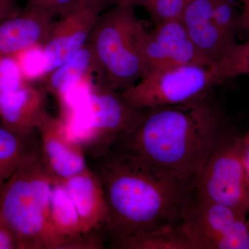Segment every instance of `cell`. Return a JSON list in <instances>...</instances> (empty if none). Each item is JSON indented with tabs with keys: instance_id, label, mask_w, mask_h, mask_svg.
<instances>
[{
	"instance_id": "cell-10",
	"label": "cell",
	"mask_w": 249,
	"mask_h": 249,
	"mask_svg": "<svg viewBox=\"0 0 249 249\" xmlns=\"http://www.w3.org/2000/svg\"><path fill=\"white\" fill-rule=\"evenodd\" d=\"M102 7L83 6L55 21L43 44L46 71H51L70 60L88 42Z\"/></svg>"
},
{
	"instance_id": "cell-8",
	"label": "cell",
	"mask_w": 249,
	"mask_h": 249,
	"mask_svg": "<svg viewBox=\"0 0 249 249\" xmlns=\"http://www.w3.org/2000/svg\"><path fill=\"white\" fill-rule=\"evenodd\" d=\"M246 216L196 193L181 224L195 249H249Z\"/></svg>"
},
{
	"instance_id": "cell-7",
	"label": "cell",
	"mask_w": 249,
	"mask_h": 249,
	"mask_svg": "<svg viewBox=\"0 0 249 249\" xmlns=\"http://www.w3.org/2000/svg\"><path fill=\"white\" fill-rule=\"evenodd\" d=\"M197 195L249 213V181L242 160V137L228 128L196 178Z\"/></svg>"
},
{
	"instance_id": "cell-26",
	"label": "cell",
	"mask_w": 249,
	"mask_h": 249,
	"mask_svg": "<svg viewBox=\"0 0 249 249\" xmlns=\"http://www.w3.org/2000/svg\"><path fill=\"white\" fill-rule=\"evenodd\" d=\"M21 13L18 0H0V24Z\"/></svg>"
},
{
	"instance_id": "cell-32",
	"label": "cell",
	"mask_w": 249,
	"mask_h": 249,
	"mask_svg": "<svg viewBox=\"0 0 249 249\" xmlns=\"http://www.w3.org/2000/svg\"><path fill=\"white\" fill-rule=\"evenodd\" d=\"M129 1V0H106V6L107 5H115L119 3L124 2V1Z\"/></svg>"
},
{
	"instance_id": "cell-4",
	"label": "cell",
	"mask_w": 249,
	"mask_h": 249,
	"mask_svg": "<svg viewBox=\"0 0 249 249\" xmlns=\"http://www.w3.org/2000/svg\"><path fill=\"white\" fill-rule=\"evenodd\" d=\"M134 6L129 0L100 15L88 40L97 61L100 81L116 91L132 86L148 72L139 42L143 26Z\"/></svg>"
},
{
	"instance_id": "cell-12",
	"label": "cell",
	"mask_w": 249,
	"mask_h": 249,
	"mask_svg": "<svg viewBox=\"0 0 249 249\" xmlns=\"http://www.w3.org/2000/svg\"><path fill=\"white\" fill-rule=\"evenodd\" d=\"M181 20L192 40L213 63L220 60L236 43L216 25L212 0H190Z\"/></svg>"
},
{
	"instance_id": "cell-28",
	"label": "cell",
	"mask_w": 249,
	"mask_h": 249,
	"mask_svg": "<svg viewBox=\"0 0 249 249\" xmlns=\"http://www.w3.org/2000/svg\"><path fill=\"white\" fill-rule=\"evenodd\" d=\"M242 146L244 167L249 181V131L242 137Z\"/></svg>"
},
{
	"instance_id": "cell-25",
	"label": "cell",
	"mask_w": 249,
	"mask_h": 249,
	"mask_svg": "<svg viewBox=\"0 0 249 249\" xmlns=\"http://www.w3.org/2000/svg\"><path fill=\"white\" fill-rule=\"evenodd\" d=\"M83 6V0H27V8L43 10L54 17H61Z\"/></svg>"
},
{
	"instance_id": "cell-30",
	"label": "cell",
	"mask_w": 249,
	"mask_h": 249,
	"mask_svg": "<svg viewBox=\"0 0 249 249\" xmlns=\"http://www.w3.org/2000/svg\"><path fill=\"white\" fill-rule=\"evenodd\" d=\"M249 19V2L243 4L242 11L240 14V21ZM239 21V22H240Z\"/></svg>"
},
{
	"instance_id": "cell-9",
	"label": "cell",
	"mask_w": 249,
	"mask_h": 249,
	"mask_svg": "<svg viewBox=\"0 0 249 249\" xmlns=\"http://www.w3.org/2000/svg\"><path fill=\"white\" fill-rule=\"evenodd\" d=\"M37 131L41 158L53 181L65 182L89 168L83 147L70 135L61 118L48 113Z\"/></svg>"
},
{
	"instance_id": "cell-33",
	"label": "cell",
	"mask_w": 249,
	"mask_h": 249,
	"mask_svg": "<svg viewBox=\"0 0 249 249\" xmlns=\"http://www.w3.org/2000/svg\"><path fill=\"white\" fill-rule=\"evenodd\" d=\"M238 1L243 4H247V3L249 2V0H238Z\"/></svg>"
},
{
	"instance_id": "cell-2",
	"label": "cell",
	"mask_w": 249,
	"mask_h": 249,
	"mask_svg": "<svg viewBox=\"0 0 249 249\" xmlns=\"http://www.w3.org/2000/svg\"><path fill=\"white\" fill-rule=\"evenodd\" d=\"M228 129L220 108L207 97L144 109L137 125L110 150L196 178Z\"/></svg>"
},
{
	"instance_id": "cell-5",
	"label": "cell",
	"mask_w": 249,
	"mask_h": 249,
	"mask_svg": "<svg viewBox=\"0 0 249 249\" xmlns=\"http://www.w3.org/2000/svg\"><path fill=\"white\" fill-rule=\"evenodd\" d=\"M143 112L144 109L131 107L118 91L96 80L89 93L67 109L62 119L87 158L93 160L107 153L130 132Z\"/></svg>"
},
{
	"instance_id": "cell-3",
	"label": "cell",
	"mask_w": 249,
	"mask_h": 249,
	"mask_svg": "<svg viewBox=\"0 0 249 249\" xmlns=\"http://www.w3.org/2000/svg\"><path fill=\"white\" fill-rule=\"evenodd\" d=\"M53 179L37 149L0 191V224L14 236L17 249H58L49 220Z\"/></svg>"
},
{
	"instance_id": "cell-6",
	"label": "cell",
	"mask_w": 249,
	"mask_h": 249,
	"mask_svg": "<svg viewBox=\"0 0 249 249\" xmlns=\"http://www.w3.org/2000/svg\"><path fill=\"white\" fill-rule=\"evenodd\" d=\"M221 83L214 63L175 65L150 70L120 94L131 107L147 109L199 101L210 96L213 88Z\"/></svg>"
},
{
	"instance_id": "cell-15",
	"label": "cell",
	"mask_w": 249,
	"mask_h": 249,
	"mask_svg": "<svg viewBox=\"0 0 249 249\" xmlns=\"http://www.w3.org/2000/svg\"><path fill=\"white\" fill-rule=\"evenodd\" d=\"M151 33L162 50L176 65H212L213 62L192 40L181 19H170L157 24Z\"/></svg>"
},
{
	"instance_id": "cell-13",
	"label": "cell",
	"mask_w": 249,
	"mask_h": 249,
	"mask_svg": "<svg viewBox=\"0 0 249 249\" xmlns=\"http://www.w3.org/2000/svg\"><path fill=\"white\" fill-rule=\"evenodd\" d=\"M47 11L27 8L21 14L0 24V52L14 54L43 45L53 27V18Z\"/></svg>"
},
{
	"instance_id": "cell-29",
	"label": "cell",
	"mask_w": 249,
	"mask_h": 249,
	"mask_svg": "<svg viewBox=\"0 0 249 249\" xmlns=\"http://www.w3.org/2000/svg\"><path fill=\"white\" fill-rule=\"evenodd\" d=\"M85 6H100L104 7L106 6V0H83Z\"/></svg>"
},
{
	"instance_id": "cell-18",
	"label": "cell",
	"mask_w": 249,
	"mask_h": 249,
	"mask_svg": "<svg viewBox=\"0 0 249 249\" xmlns=\"http://www.w3.org/2000/svg\"><path fill=\"white\" fill-rule=\"evenodd\" d=\"M113 249H195L182 224L138 232L111 243Z\"/></svg>"
},
{
	"instance_id": "cell-27",
	"label": "cell",
	"mask_w": 249,
	"mask_h": 249,
	"mask_svg": "<svg viewBox=\"0 0 249 249\" xmlns=\"http://www.w3.org/2000/svg\"><path fill=\"white\" fill-rule=\"evenodd\" d=\"M17 249L16 240L11 232L0 224V249Z\"/></svg>"
},
{
	"instance_id": "cell-21",
	"label": "cell",
	"mask_w": 249,
	"mask_h": 249,
	"mask_svg": "<svg viewBox=\"0 0 249 249\" xmlns=\"http://www.w3.org/2000/svg\"><path fill=\"white\" fill-rule=\"evenodd\" d=\"M17 61L27 83L43 79L47 76L43 45H37L11 55Z\"/></svg>"
},
{
	"instance_id": "cell-34",
	"label": "cell",
	"mask_w": 249,
	"mask_h": 249,
	"mask_svg": "<svg viewBox=\"0 0 249 249\" xmlns=\"http://www.w3.org/2000/svg\"><path fill=\"white\" fill-rule=\"evenodd\" d=\"M247 224H248V227L249 229V219H247Z\"/></svg>"
},
{
	"instance_id": "cell-1",
	"label": "cell",
	"mask_w": 249,
	"mask_h": 249,
	"mask_svg": "<svg viewBox=\"0 0 249 249\" xmlns=\"http://www.w3.org/2000/svg\"><path fill=\"white\" fill-rule=\"evenodd\" d=\"M93 164L107 204L104 231L111 243L181 224L196 196V178L129 154L109 150Z\"/></svg>"
},
{
	"instance_id": "cell-22",
	"label": "cell",
	"mask_w": 249,
	"mask_h": 249,
	"mask_svg": "<svg viewBox=\"0 0 249 249\" xmlns=\"http://www.w3.org/2000/svg\"><path fill=\"white\" fill-rule=\"evenodd\" d=\"M146 10L155 25L174 19H181L190 0H129Z\"/></svg>"
},
{
	"instance_id": "cell-20",
	"label": "cell",
	"mask_w": 249,
	"mask_h": 249,
	"mask_svg": "<svg viewBox=\"0 0 249 249\" xmlns=\"http://www.w3.org/2000/svg\"><path fill=\"white\" fill-rule=\"evenodd\" d=\"M214 65L222 83L236 77L249 76V40L232 45Z\"/></svg>"
},
{
	"instance_id": "cell-17",
	"label": "cell",
	"mask_w": 249,
	"mask_h": 249,
	"mask_svg": "<svg viewBox=\"0 0 249 249\" xmlns=\"http://www.w3.org/2000/svg\"><path fill=\"white\" fill-rule=\"evenodd\" d=\"M49 220L58 237V249L83 235L81 220L74 202L63 182L53 181L49 202Z\"/></svg>"
},
{
	"instance_id": "cell-14",
	"label": "cell",
	"mask_w": 249,
	"mask_h": 249,
	"mask_svg": "<svg viewBox=\"0 0 249 249\" xmlns=\"http://www.w3.org/2000/svg\"><path fill=\"white\" fill-rule=\"evenodd\" d=\"M65 183L79 214L83 234L104 231L108 208L103 187L90 167Z\"/></svg>"
},
{
	"instance_id": "cell-31",
	"label": "cell",
	"mask_w": 249,
	"mask_h": 249,
	"mask_svg": "<svg viewBox=\"0 0 249 249\" xmlns=\"http://www.w3.org/2000/svg\"><path fill=\"white\" fill-rule=\"evenodd\" d=\"M239 27H240V29L249 33V19L240 21L239 22Z\"/></svg>"
},
{
	"instance_id": "cell-11",
	"label": "cell",
	"mask_w": 249,
	"mask_h": 249,
	"mask_svg": "<svg viewBox=\"0 0 249 249\" xmlns=\"http://www.w3.org/2000/svg\"><path fill=\"white\" fill-rule=\"evenodd\" d=\"M47 94L43 88L30 83L14 91L0 93V119L3 126L16 133L33 134L48 114Z\"/></svg>"
},
{
	"instance_id": "cell-24",
	"label": "cell",
	"mask_w": 249,
	"mask_h": 249,
	"mask_svg": "<svg viewBox=\"0 0 249 249\" xmlns=\"http://www.w3.org/2000/svg\"><path fill=\"white\" fill-rule=\"evenodd\" d=\"M27 83L14 56L0 52V93L14 91Z\"/></svg>"
},
{
	"instance_id": "cell-19",
	"label": "cell",
	"mask_w": 249,
	"mask_h": 249,
	"mask_svg": "<svg viewBox=\"0 0 249 249\" xmlns=\"http://www.w3.org/2000/svg\"><path fill=\"white\" fill-rule=\"evenodd\" d=\"M0 126V184L13 175L28 157L38 149L39 140Z\"/></svg>"
},
{
	"instance_id": "cell-23",
	"label": "cell",
	"mask_w": 249,
	"mask_h": 249,
	"mask_svg": "<svg viewBox=\"0 0 249 249\" xmlns=\"http://www.w3.org/2000/svg\"><path fill=\"white\" fill-rule=\"evenodd\" d=\"M212 6L216 25L228 38L235 42L236 33L240 30V14L233 0H212Z\"/></svg>"
},
{
	"instance_id": "cell-35",
	"label": "cell",
	"mask_w": 249,
	"mask_h": 249,
	"mask_svg": "<svg viewBox=\"0 0 249 249\" xmlns=\"http://www.w3.org/2000/svg\"><path fill=\"white\" fill-rule=\"evenodd\" d=\"M3 185L4 184H0V191H1V187H2Z\"/></svg>"
},
{
	"instance_id": "cell-16",
	"label": "cell",
	"mask_w": 249,
	"mask_h": 249,
	"mask_svg": "<svg viewBox=\"0 0 249 249\" xmlns=\"http://www.w3.org/2000/svg\"><path fill=\"white\" fill-rule=\"evenodd\" d=\"M95 76L100 80L97 61L91 45L88 42L70 60L42 80V88L58 98L80 82L93 79Z\"/></svg>"
}]
</instances>
